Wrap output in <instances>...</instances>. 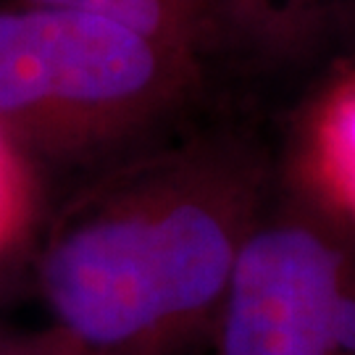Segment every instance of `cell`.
<instances>
[{"mask_svg": "<svg viewBox=\"0 0 355 355\" xmlns=\"http://www.w3.org/2000/svg\"><path fill=\"white\" fill-rule=\"evenodd\" d=\"M261 218L255 155L200 140L103 182L53 227L37 282L79 355L211 347L229 282Z\"/></svg>", "mask_w": 355, "mask_h": 355, "instance_id": "cell-1", "label": "cell"}, {"mask_svg": "<svg viewBox=\"0 0 355 355\" xmlns=\"http://www.w3.org/2000/svg\"><path fill=\"white\" fill-rule=\"evenodd\" d=\"M195 79V55L95 13L0 8V129L26 153L101 150L150 127Z\"/></svg>", "mask_w": 355, "mask_h": 355, "instance_id": "cell-2", "label": "cell"}, {"mask_svg": "<svg viewBox=\"0 0 355 355\" xmlns=\"http://www.w3.org/2000/svg\"><path fill=\"white\" fill-rule=\"evenodd\" d=\"M211 355H355V255L321 218H258L216 321Z\"/></svg>", "mask_w": 355, "mask_h": 355, "instance_id": "cell-3", "label": "cell"}, {"mask_svg": "<svg viewBox=\"0 0 355 355\" xmlns=\"http://www.w3.org/2000/svg\"><path fill=\"white\" fill-rule=\"evenodd\" d=\"M300 166L321 205L355 221V74L340 76L318 98L305 121Z\"/></svg>", "mask_w": 355, "mask_h": 355, "instance_id": "cell-4", "label": "cell"}, {"mask_svg": "<svg viewBox=\"0 0 355 355\" xmlns=\"http://www.w3.org/2000/svg\"><path fill=\"white\" fill-rule=\"evenodd\" d=\"M37 6L95 13L195 55L208 21L203 0H29Z\"/></svg>", "mask_w": 355, "mask_h": 355, "instance_id": "cell-5", "label": "cell"}, {"mask_svg": "<svg viewBox=\"0 0 355 355\" xmlns=\"http://www.w3.org/2000/svg\"><path fill=\"white\" fill-rule=\"evenodd\" d=\"M35 174L29 155L0 129V266L11 258L35 221Z\"/></svg>", "mask_w": 355, "mask_h": 355, "instance_id": "cell-6", "label": "cell"}, {"mask_svg": "<svg viewBox=\"0 0 355 355\" xmlns=\"http://www.w3.org/2000/svg\"><path fill=\"white\" fill-rule=\"evenodd\" d=\"M208 19L227 16L229 21L248 26L253 35L282 37L313 19L331 0H203Z\"/></svg>", "mask_w": 355, "mask_h": 355, "instance_id": "cell-7", "label": "cell"}, {"mask_svg": "<svg viewBox=\"0 0 355 355\" xmlns=\"http://www.w3.org/2000/svg\"><path fill=\"white\" fill-rule=\"evenodd\" d=\"M0 355H79V350L51 324L42 329L0 324Z\"/></svg>", "mask_w": 355, "mask_h": 355, "instance_id": "cell-8", "label": "cell"}]
</instances>
